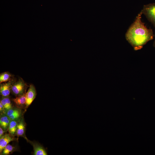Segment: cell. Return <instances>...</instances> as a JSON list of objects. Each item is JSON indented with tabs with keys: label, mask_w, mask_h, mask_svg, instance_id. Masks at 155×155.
<instances>
[{
	"label": "cell",
	"mask_w": 155,
	"mask_h": 155,
	"mask_svg": "<svg viewBox=\"0 0 155 155\" xmlns=\"http://www.w3.org/2000/svg\"><path fill=\"white\" fill-rule=\"evenodd\" d=\"M26 86V84L23 80L20 79L13 83L11 87V91L16 96L21 95L25 92Z\"/></svg>",
	"instance_id": "3"
},
{
	"label": "cell",
	"mask_w": 155,
	"mask_h": 155,
	"mask_svg": "<svg viewBox=\"0 0 155 155\" xmlns=\"http://www.w3.org/2000/svg\"><path fill=\"white\" fill-rule=\"evenodd\" d=\"M0 102L4 108L5 113L7 111L13 107L12 106L11 100L8 96H2Z\"/></svg>",
	"instance_id": "12"
},
{
	"label": "cell",
	"mask_w": 155,
	"mask_h": 155,
	"mask_svg": "<svg viewBox=\"0 0 155 155\" xmlns=\"http://www.w3.org/2000/svg\"><path fill=\"white\" fill-rule=\"evenodd\" d=\"M18 122L17 121L11 120L9 123L8 131L9 133L13 136L16 135Z\"/></svg>",
	"instance_id": "13"
},
{
	"label": "cell",
	"mask_w": 155,
	"mask_h": 155,
	"mask_svg": "<svg viewBox=\"0 0 155 155\" xmlns=\"http://www.w3.org/2000/svg\"><path fill=\"white\" fill-rule=\"evenodd\" d=\"M26 124L24 119L22 117L18 122L16 135L18 137H23L26 140L27 138L25 134Z\"/></svg>",
	"instance_id": "8"
},
{
	"label": "cell",
	"mask_w": 155,
	"mask_h": 155,
	"mask_svg": "<svg viewBox=\"0 0 155 155\" xmlns=\"http://www.w3.org/2000/svg\"><path fill=\"white\" fill-rule=\"evenodd\" d=\"M26 93L25 92L22 95L18 96L12 99V101L16 106L21 108H25L26 102Z\"/></svg>",
	"instance_id": "10"
},
{
	"label": "cell",
	"mask_w": 155,
	"mask_h": 155,
	"mask_svg": "<svg viewBox=\"0 0 155 155\" xmlns=\"http://www.w3.org/2000/svg\"><path fill=\"white\" fill-rule=\"evenodd\" d=\"M9 133H5L0 138V152H2L4 148L11 142L16 139Z\"/></svg>",
	"instance_id": "9"
},
{
	"label": "cell",
	"mask_w": 155,
	"mask_h": 155,
	"mask_svg": "<svg viewBox=\"0 0 155 155\" xmlns=\"http://www.w3.org/2000/svg\"><path fill=\"white\" fill-rule=\"evenodd\" d=\"M26 102L25 107V110L32 103L36 96V92L34 86L30 85L29 89L26 93Z\"/></svg>",
	"instance_id": "5"
},
{
	"label": "cell",
	"mask_w": 155,
	"mask_h": 155,
	"mask_svg": "<svg viewBox=\"0 0 155 155\" xmlns=\"http://www.w3.org/2000/svg\"><path fill=\"white\" fill-rule=\"evenodd\" d=\"M141 11L155 27V3L144 5Z\"/></svg>",
	"instance_id": "2"
},
{
	"label": "cell",
	"mask_w": 155,
	"mask_h": 155,
	"mask_svg": "<svg viewBox=\"0 0 155 155\" xmlns=\"http://www.w3.org/2000/svg\"><path fill=\"white\" fill-rule=\"evenodd\" d=\"M5 131L3 130L2 128L0 126V138H1L4 134V133Z\"/></svg>",
	"instance_id": "17"
},
{
	"label": "cell",
	"mask_w": 155,
	"mask_h": 155,
	"mask_svg": "<svg viewBox=\"0 0 155 155\" xmlns=\"http://www.w3.org/2000/svg\"><path fill=\"white\" fill-rule=\"evenodd\" d=\"M14 82L11 80L1 84L0 86V94L3 96H8L11 91L12 86Z\"/></svg>",
	"instance_id": "6"
},
{
	"label": "cell",
	"mask_w": 155,
	"mask_h": 155,
	"mask_svg": "<svg viewBox=\"0 0 155 155\" xmlns=\"http://www.w3.org/2000/svg\"><path fill=\"white\" fill-rule=\"evenodd\" d=\"M12 75L8 72L1 73L0 75V83L5 82L11 80Z\"/></svg>",
	"instance_id": "15"
},
{
	"label": "cell",
	"mask_w": 155,
	"mask_h": 155,
	"mask_svg": "<svg viewBox=\"0 0 155 155\" xmlns=\"http://www.w3.org/2000/svg\"><path fill=\"white\" fill-rule=\"evenodd\" d=\"M0 114L5 113V111L4 106L0 102Z\"/></svg>",
	"instance_id": "16"
},
{
	"label": "cell",
	"mask_w": 155,
	"mask_h": 155,
	"mask_svg": "<svg viewBox=\"0 0 155 155\" xmlns=\"http://www.w3.org/2000/svg\"><path fill=\"white\" fill-rule=\"evenodd\" d=\"M11 120L5 113L0 114V125L4 130H8L9 126Z\"/></svg>",
	"instance_id": "11"
},
{
	"label": "cell",
	"mask_w": 155,
	"mask_h": 155,
	"mask_svg": "<svg viewBox=\"0 0 155 155\" xmlns=\"http://www.w3.org/2000/svg\"><path fill=\"white\" fill-rule=\"evenodd\" d=\"M23 113L22 108L16 106L8 110L5 114L10 120L18 121L23 117Z\"/></svg>",
	"instance_id": "4"
},
{
	"label": "cell",
	"mask_w": 155,
	"mask_h": 155,
	"mask_svg": "<svg viewBox=\"0 0 155 155\" xmlns=\"http://www.w3.org/2000/svg\"><path fill=\"white\" fill-rule=\"evenodd\" d=\"M28 142L31 144L33 148L34 155H47V153L43 146L38 143L30 141L28 139L26 140Z\"/></svg>",
	"instance_id": "7"
},
{
	"label": "cell",
	"mask_w": 155,
	"mask_h": 155,
	"mask_svg": "<svg viewBox=\"0 0 155 155\" xmlns=\"http://www.w3.org/2000/svg\"><path fill=\"white\" fill-rule=\"evenodd\" d=\"M142 14L141 11L138 14L125 35L126 40L135 51L142 48L148 41L153 39L154 36L152 30L147 28L142 21Z\"/></svg>",
	"instance_id": "1"
},
{
	"label": "cell",
	"mask_w": 155,
	"mask_h": 155,
	"mask_svg": "<svg viewBox=\"0 0 155 155\" xmlns=\"http://www.w3.org/2000/svg\"><path fill=\"white\" fill-rule=\"evenodd\" d=\"M15 147L8 144L3 149L0 155H8L16 151Z\"/></svg>",
	"instance_id": "14"
},
{
	"label": "cell",
	"mask_w": 155,
	"mask_h": 155,
	"mask_svg": "<svg viewBox=\"0 0 155 155\" xmlns=\"http://www.w3.org/2000/svg\"><path fill=\"white\" fill-rule=\"evenodd\" d=\"M154 36L155 38V33L154 34ZM153 46L155 47V39L154 41V42Z\"/></svg>",
	"instance_id": "18"
}]
</instances>
